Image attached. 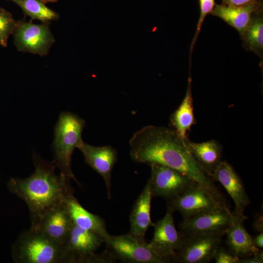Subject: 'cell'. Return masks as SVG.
<instances>
[{
  "instance_id": "8",
  "label": "cell",
  "mask_w": 263,
  "mask_h": 263,
  "mask_svg": "<svg viewBox=\"0 0 263 263\" xmlns=\"http://www.w3.org/2000/svg\"><path fill=\"white\" fill-rule=\"evenodd\" d=\"M152 197H161L169 201L181 195L196 182L185 173L160 164L149 165Z\"/></svg>"
},
{
  "instance_id": "26",
  "label": "cell",
  "mask_w": 263,
  "mask_h": 263,
  "mask_svg": "<svg viewBox=\"0 0 263 263\" xmlns=\"http://www.w3.org/2000/svg\"><path fill=\"white\" fill-rule=\"evenodd\" d=\"M239 258L221 244L216 250L213 260L216 263H238Z\"/></svg>"
},
{
  "instance_id": "19",
  "label": "cell",
  "mask_w": 263,
  "mask_h": 263,
  "mask_svg": "<svg viewBox=\"0 0 263 263\" xmlns=\"http://www.w3.org/2000/svg\"><path fill=\"white\" fill-rule=\"evenodd\" d=\"M74 224L79 227L98 234L107 244L111 235L108 232L104 220L84 208L73 194L65 202Z\"/></svg>"
},
{
  "instance_id": "9",
  "label": "cell",
  "mask_w": 263,
  "mask_h": 263,
  "mask_svg": "<svg viewBox=\"0 0 263 263\" xmlns=\"http://www.w3.org/2000/svg\"><path fill=\"white\" fill-rule=\"evenodd\" d=\"M233 213L226 206L183 218L179 225L184 236L223 234L229 226Z\"/></svg>"
},
{
  "instance_id": "29",
  "label": "cell",
  "mask_w": 263,
  "mask_h": 263,
  "mask_svg": "<svg viewBox=\"0 0 263 263\" xmlns=\"http://www.w3.org/2000/svg\"><path fill=\"white\" fill-rule=\"evenodd\" d=\"M253 227L254 230L260 233L263 232V214L260 213L256 215L254 221Z\"/></svg>"
},
{
  "instance_id": "14",
  "label": "cell",
  "mask_w": 263,
  "mask_h": 263,
  "mask_svg": "<svg viewBox=\"0 0 263 263\" xmlns=\"http://www.w3.org/2000/svg\"><path fill=\"white\" fill-rule=\"evenodd\" d=\"M211 177L214 181L220 182L231 197L235 206L232 212L244 216V210L250 204V200L241 178L233 167L226 160H223Z\"/></svg>"
},
{
  "instance_id": "4",
  "label": "cell",
  "mask_w": 263,
  "mask_h": 263,
  "mask_svg": "<svg viewBox=\"0 0 263 263\" xmlns=\"http://www.w3.org/2000/svg\"><path fill=\"white\" fill-rule=\"evenodd\" d=\"M12 253L16 263H66L64 245L54 242L39 230L31 228L18 237L12 246Z\"/></svg>"
},
{
  "instance_id": "24",
  "label": "cell",
  "mask_w": 263,
  "mask_h": 263,
  "mask_svg": "<svg viewBox=\"0 0 263 263\" xmlns=\"http://www.w3.org/2000/svg\"><path fill=\"white\" fill-rule=\"evenodd\" d=\"M17 22L12 15L7 10L0 8V45L7 46L9 36L12 35L16 26Z\"/></svg>"
},
{
  "instance_id": "30",
  "label": "cell",
  "mask_w": 263,
  "mask_h": 263,
  "mask_svg": "<svg viewBox=\"0 0 263 263\" xmlns=\"http://www.w3.org/2000/svg\"><path fill=\"white\" fill-rule=\"evenodd\" d=\"M252 242L255 246L262 249L263 247V232H260L254 238H252Z\"/></svg>"
},
{
  "instance_id": "27",
  "label": "cell",
  "mask_w": 263,
  "mask_h": 263,
  "mask_svg": "<svg viewBox=\"0 0 263 263\" xmlns=\"http://www.w3.org/2000/svg\"><path fill=\"white\" fill-rule=\"evenodd\" d=\"M222 4L225 5L241 7L254 4L262 0H221Z\"/></svg>"
},
{
  "instance_id": "7",
  "label": "cell",
  "mask_w": 263,
  "mask_h": 263,
  "mask_svg": "<svg viewBox=\"0 0 263 263\" xmlns=\"http://www.w3.org/2000/svg\"><path fill=\"white\" fill-rule=\"evenodd\" d=\"M107 247L115 259L130 263H166L145 240L138 239L130 233L111 235Z\"/></svg>"
},
{
  "instance_id": "12",
  "label": "cell",
  "mask_w": 263,
  "mask_h": 263,
  "mask_svg": "<svg viewBox=\"0 0 263 263\" xmlns=\"http://www.w3.org/2000/svg\"><path fill=\"white\" fill-rule=\"evenodd\" d=\"M223 234H202L184 236L181 248L173 258L172 262L179 263H207L213 259L221 244Z\"/></svg>"
},
{
  "instance_id": "22",
  "label": "cell",
  "mask_w": 263,
  "mask_h": 263,
  "mask_svg": "<svg viewBox=\"0 0 263 263\" xmlns=\"http://www.w3.org/2000/svg\"><path fill=\"white\" fill-rule=\"evenodd\" d=\"M241 37L243 40V46L245 50L251 51L263 58V7L254 13Z\"/></svg>"
},
{
  "instance_id": "10",
  "label": "cell",
  "mask_w": 263,
  "mask_h": 263,
  "mask_svg": "<svg viewBox=\"0 0 263 263\" xmlns=\"http://www.w3.org/2000/svg\"><path fill=\"white\" fill-rule=\"evenodd\" d=\"M167 203L168 207L180 212L183 218L226 206L225 200L219 199L197 183Z\"/></svg>"
},
{
  "instance_id": "16",
  "label": "cell",
  "mask_w": 263,
  "mask_h": 263,
  "mask_svg": "<svg viewBox=\"0 0 263 263\" xmlns=\"http://www.w3.org/2000/svg\"><path fill=\"white\" fill-rule=\"evenodd\" d=\"M246 219L245 215L233 213L231 222L225 233L227 248L240 258L251 256L260 249L254 245L252 237L244 227V222Z\"/></svg>"
},
{
  "instance_id": "21",
  "label": "cell",
  "mask_w": 263,
  "mask_h": 263,
  "mask_svg": "<svg viewBox=\"0 0 263 263\" xmlns=\"http://www.w3.org/2000/svg\"><path fill=\"white\" fill-rule=\"evenodd\" d=\"M191 81V77L189 76L184 98L178 108L171 114L169 119L171 128L184 139L187 138V132L196 123L193 113Z\"/></svg>"
},
{
  "instance_id": "17",
  "label": "cell",
  "mask_w": 263,
  "mask_h": 263,
  "mask_svg": "<svg viewBox=\"0 0 263 263\" xmlns=\"http://www.w3.org/2000/svg\"><path fill=\"white\" fill-rule=\"evenodd\" d=\"M185 141L194 160L211 176L223 161V148L221 145L215 139L197 143L191 141L187 137Z\"/></svg>"
},
{
  "instance_id": "20",
  "label": "cell",
  "mask_w": 263,
  "mask_h": 263,
  "mask_svg": "<svg viewBox=\"0 0 263 263\" xmlns=\"http://www.w3.org/2000/svg\"><path fill=\"white\" fill-rule=\"evenodd\" d=\"M262 7V0L251 5L241 7L216 4L210 14L224 20L234 28L241 36L254 13Z\"/></svg>"
},
{
  "instance_id": "25",
  "label": "cell",
  "mask_w": 263,
  "mask_h": 263,
  "mask_svg": "<svg viewBox=\"0 0 263 263\" xmlns=\"http://www.w3.org/2000/svg\"><path fill=\"white\" fill-rule=\"evenodd\" d=\"M199 2L200 14L197 24L196 32L190 45V54L192 53L194 45L200 32L201 28L205 18L207 14H210L216 5L215 0H199Z\"/></svg>"
},
{
  "instance_id": "1",
  "label": "cell",
  "mask_w": 263,
  "mask_h": 263,
  "mask_svg": "<svg viewBox=\"0 0 263 263\" xmlns=\"http://www.w3.org/2000/svg\"><path fill=\"white\" fill-rule=\"evenodd\" d=\"M185 139L171 128L146 126L130 139V156L136 163L160 164L179 170L225 200L212 177L192 157Z\"/></svg>"
},
{
  "instance_id": "18",
  "label": "cell",
  "mask_w": 263,
  "mask_h": 263,
  "mask_svg": "<svg viewBox=\"0 0 263 263\" xmlns=\"http://www.w3.org/2000/svg\"><path fill=\"white\" fill-rule=\"evenodd\" d=\"M152 197L150 185L148 180L135 202L130 216V233L139 239L145 240L148 228L153 225L150 218Z\"/></svg>"
},
{
  "instance_id": "31",
  "label": "cell",
  "mask_w": 263,
  "mask_h": 263,
  "mask_svg": "<svg viewBox=\"0 0 263 263\" xmlns=\"http://www.w3.org/2000/svg\"><path fill=\"white\" fill-rule=\"evenodd\" d=\"M45 4L47 3H54L57 2L58 0H41Z\"/></svg>"
},
{
  "instance_id": "2",
  "label": "cell",
  "mask_w": 263,
  "mask_h": 263,
  "mask_svg": "<svg viewBox=\"0 0 263 263\" xmlns=\"http://www.w3.org/2000/svg\"><path fill=\"white\" fill-rule=\"evenodd\" d=\"M35 172L26 178H12L7 185L9 190L23 200L29 208L31 229L38 230L43 216L64 203L73 194L70 179L55 173L53 163L44 160L34 152Z\"/></svg>"
},
{
  "instance_id": "5",
  "label": "cell",
  "mask_w": 263,
  "mask_h": 263,
  "mask_svg": "<svg viewBox=\"0 0 263 263\" xmlns=\"http://www.w3.org/2000/svg\"><path fill=\"white\" fill-rule=\"evenodd\" d=\"M104 243V239L98 234L81 228L74 224L64 245L66 263L114 262L116 259L110 251L106 250L100 254L95 253Z\"/></svg>"
},
{
  "instance_id": "28",
  "label": "cell",
  "mask_w": 263,
  "mask_h": 263,
  "mask_svg": "<svg viewBox=\"0 0 263 263\" xmlns=\"http://www.w3.org/2000/svg\"><path fill=\"white\" fill-rule=\"evenodd\" d=\"M263 263V252L259 249L252 256L239 258L238 263Z\"/></svg>"
},
{
  "instance_id": "23",
  "label": "cell",
  "mask_w": 263,
  "mask_h": 263,
  "mask_svg": "<svg viewBox=\"0 0 263 263\" xmlns=\"http://www.w3.org/2000/svg\"><path fill=\"white\" fill-rule=\"evenodd\" d=\"M18 5L26 16L42 23L51 22L59 19L58 13L48 7L41 0H8Z\"/></svg>"
},
{
  "instance_id": "13",
  "label": "cell",
  "mask_w": 263,
  "mask_h": 263,
  "mask_svg": "<svg viewBox=\"0 0 263 263\" xmlns=\"http://www.w3.org/2000/svg\"><path fill=\"white\" fill-rule=\"evenodd\" d=\"M77 148L82 153L85 162L103 178L110 199L112 172L117 161L116 150L110 146H91L83 140Z\"/></svg>"
},
{
  "instance_id": "15",
  "label": "cell",
  "mask_w": 263,
  "mask_h": 263,
  "mask_svg": "<svg viewBox=\"0 0 263 263\" xmlns=\"http://www.w3.org/2000/svg\"><path fill=\"white\" fill-rule=\"evenodd\" d=\"M73 225L64 202L53 208L43 216L37 230L54 242L64 245Z\"/></svg>"
},
{
  "instance_id": "11",
  "label": "cell",
  "mask_w": 263,
  "mask_h": 263,
  "mask_svg": "<svg viewBox=\"0 0 263 263\" xmlns=\"http://www.w3.org/2000/svg\"><path fill=\"white\" fill-rule=\"evenodd\" d=\"M173 212L172 209L168 207L164 217L153 223V236L149 243L152 249L168 263L172 262L176 252L183 245L185 238L175 227Z\"/></svg>"
},
{
  "instance_id": "3",
  "label": "cell",
  "mask_w": 263,
  "mask_h": 263,
  "mask_svg": "<svg viewBox=\"0 0 263 263\" xmlns=\"http://www.w3.org/2000/svg\"><path fill=\"white\" fill-rule=\"evenodd\" d=\"M85 126V120L77 115L61 112L55 128L53 143V163L56 168L79 185L71 169V160L75 149L82 141L81 133Z\"/></svg>"
},
{
  "instance_id": "6",
  "label": "cell",
  "mask_w": 263,
  "mask_h": 263,
  "mask_svg": "<svg viewBox=\"0 0 263 263\" xmlns=\"http://www.w3.org/2000/svg\"><path fill=\"white\" fill-rule=\"evenodd\" d=\"M50 24V22L37 24L25 20L17 21L12 34L17 50L42 56L47 55L55 42Z\"/></svg>"
}]
</instances>
